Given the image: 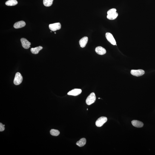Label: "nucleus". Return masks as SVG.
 <instances>
[{
	"label": "nucleus",
	"instance_id": "39448f33",
	"mask_svg": "<svg viewBox=\"0 0 155 155\" xmlns=\"http://www.w3.org/2000/svg\"><path fill=\"white\" fill-rule=\"evenodd\" d=\"M61 27V24L59 22L51 24L49 25V28L50 30L53 31L60 30Z\"/></svg>",
	"mask_w": 155,
	"mask_h": 155
},
{
	"label": "nucleus",
	"instance_id": "423d86ee",
	"mask_svg": "<svg viewBox=\"0 0 155 155\" xmlns=\"http://www.w3.org/2000/svg\"><path fill=\"white\" fill-rule=\"evenodd\" d=\"M130 73L133 76L139 77L142 76L145 74V72L142 69L133 70H131Z\"/></svg>",
	"mask_w": 155,
	"mask_h": 155
},
{
	"label": "nucleus",
	"instance_id": "4468645a",
	"mask_svg": "<svg viewBox=\"0 0 155 155\" xmlns=\"http://www.w3.org/2000/svg\"><path fill=\"white\" fill-rule=\"evenodd\" d=\"M86 143V140L84 138H83L76 142V145L79 147H82L85 145Z\"/></svg>",
	"mask_w": 155,
	"mask_h": 155
},
{
	"label": "nucleus",
	"instance_id": "f3484780",
	"mask_svg": "<svg viewBox=\"0 0 155 155\" xmlns=\"http://www.w3.org/2000/svg\"><path fill=\"white\" fill-rule=\"evenodd\" d=\"M53 0H43L44 5L46 7H49L53 4Z\"/></svg>",
	"mask_w": 155,
	"mask_h": 155
},
{
	"label": "nucleus",
	"instance_id": "7ed1b4c3",
	"mask_svg": "<svg viewBox=\"0 0 155 155\" xmlns=\"http://www.w3.org/2000/svg\"><path fill=\"white\" fill-rule=\"evenodd\" d=\"M107 120V118L105 117H102L99 118L96 121V124L98 127L102 126L103 124L106 122Z\"/></svg>",
	"mask_w": 155,
	"mask_h": 155
},
{
	"label": "nucleus",
	"instance_id": "9d476101",
	"mask_svg": "<svg viewBox=\"0 0 155 155\" xmlns=\"http://www.w3.org/2000/svg\"><path fill=\"white\" fill-rule=\"evenodd\" d=\"M88 38L87 37H84L80 40L79 41V44L82 48H84L86 46L88 42Z\"/></svg>",
	"mask_w": 155,
	"mask_h": 155
},
{
	"label": "nucleus",
	"instance_id": "f257e3e1",
	"mask_svg": "<svg viewBox=\"0 0 155 155\" xmlns=\"http://www.w3.org/2000/svg\"><path fill=\"white\" fill-rule=\"evenodd\" d=\"M96 97L94 93L90 94L86 100V103L88 105H90L94 103L96 101Z\"/></svg>",
	"mask_w": 155,
	"mask_h": 155
},
{
	"label": "nucleus",
	"instance_id": "dca6fc26",
	"mask_svg": "<svg viewBox=\"0 0 155 155\" xmlns=\"http://www.w3.org/2000/svg\"><path fill=\"white\" fill-rule=\"evenodd\" d=\"M118 16V14L117 13L112 14L110 15H107V18L110 20H113L116 19Z\"/></svg>",
	"mask_w": 155,
	"mask_h": 155
},
{
	"label": "nucleus",
	"instance_id": "b1692460",
	"mask_svg": "<svg viewBox=\"0 0 155 155\" xmlns=\"http://www.w3.org/2000/svg\"><path fill=\"white\" fill-rule=\"evenodd\" d=\"M4 125V126H5V125Z\"/></svg>",
	"mask_w": 155,
	"mask_h": 155
},
{
	"label": "nucleus",
	"instance_id": "a211bd4d",
	"mask_svg": "<svg viewBox=\"0 0 155 155\" xmlns=\"http://www.w3.org/2000/svg\"><path fill=\"white\" fill-rule=\"evenodd\" d=\"M51 134L52 136H57L59 134V132L58 130L52 129L50 131Z\"/></svg>",
	"mask_w": 155,
	"mask_h": 155
},
{
	"label": "nucleus",
	"instance_id": "2eb2a0df",
	"mask_svg": "<svg viewBox=\"0 0 155 155\" xmlns=\"http://www.w3.org/2000/svg\"><path fill=\"white\" fill-rule=\"evenodd\" d=\"M18 1L16 0H9L5 3L6 5L7 6H14L18 4Z\"/></svg>",
	"mask_w": 155,
	"mask_h": 155
},
{
	"label": "nucleus",
	"instance_id": "f8f14e48",
	"mask_svg": "<svg viewBox=\"0 0 155 155\" xmlns=\"http://www.w3.org/2000/svg\"><path fill=\"white\" fill-rule=\"evenodd\" d=\"M132 124L133 126L137 128H141L144 125V124L142 122L137 120L132 121Z\"/></svg>",
	"mask_w": 155,
	"mask_h": 155
},
{
	"label": "nucleus",
	"instance_id": "6e6552de",
	"mask_svg": "<svg viewBox=\"0 0 155 155\" xmlns=\"http://www.w3.org/2000/svg\"><path fill=\"white\" fill-rule=\"evenodd\" d=\"M22 46L25 49H28L30 47L31 43L27 40L24 38H22L21 39Z\"/></svg>",
	"mask_w": 155,
	"mask_h": 155
},
{
	"label": "nucleus",
	"instance_id": "aec40b11",
	"mask_svg": "<svg viewBox=\"0 0 155 155\" xmlns=\"http://www.w3.org/2000/svg\"><path fill=\"white\" fill-rule=\"evenodd\" d=\"M5 129V127L4 125L1 123H0V131L2 132L4 131Z\"/></svg>",
	"mask_w": 155,
	"mask_h": 155
},
{
	"label": "nucleus",
	"instance_id": "4be33fe9",
	"mask_svg": "<svg viewBox=\"0 0 155 155\" xmlns=\"http://www.w3.org/2000/svg\"><path fill=\"white\" fill-rule=\"evenodd\" d=\"M99 99H100V98H99Z\"/></svg>",
	"mask_w": 155,
	"mask_h": 155
},
{
	"label": "nucleus",
	"instance_id": "0eeeda50",
	"mask_svg": "<svg viewBox=\"0 0 155 155\" xmlns=\"http://www.w3.org/2000/svg\"><path fill=\"white\" fill-rule=\"evenodd\" d=\"M82 90L80 89H73L67 93V95L69 96H76L81 94Z\"/></svg>",
	"mask_w": 155,
	"mask_h": 155
},
{
	"label": "nucleus",
	"instance_id": "412c9836",
	"mask_svg": "<svg viewBox=\"0 0 155 155\" xmlns=\"http://www.w3.org/2000/svg\"><path fill=\"white\" fill-rule=\"evenodd\" d=\"M55 34H56V32H55Z\"/></svg>",
	"mask_w": 155,
	"mask_h": 155
},
{
	"label": "nucleus",
	"instance_id": "1a4fd4ad",
	"mask_svg": "<svg viewBox=\"0 0 155 155\" xmlns=\"http://www.w3.org/2000/svg\"><path fill=\"white\" fill-rule=\"evenodd\" d=\"M95 51L98 54L101 55L105 54L106 53L105 49L101 46L96 47L95 49Z\"/></svg>",
	"mask_w": 155,
	"mask_h": 155
},
{
	"label": "nucleus",
	"instance_id": "f03ea898",
	"mask_svg": "<svg viewBox=\"0 0 155 155\" xmlns=\"http://www.w3.org/2000/svg\"><path fill=\"white\" fill-rule=\"evenodd\" d=\"M23 78L20 73H17L15 74V78L14 81V83L15 85H17L20 84L22 83Z\"/></svg>",
	"mask_w": 155,
	"mask_h": 155
},
{
	"label": "nucleus",
	"instance_id": "20e7f679",
	"mask_svg": "<svg viewBox=\"0 0 155 155\" xmlns=\"http://www.w3.org/2000/svg\"><path fill=\"white\" fill-rule=\"evenodd\" d=\"M105 37L107 40L113 45H116V43L114 37L111 33H107L105 34Z\"/></svg>",
	"mask_w": 155,
	"mask_h": 155
},
{
	"label": "nucleus",
	"instance_id": "9b49d317",
	"mask_svg": "<svg viewBox=\"0 0 155 155\" xmlns=\"http://www.w3.org/2000/svg\"><path fill=\"white\" fill-rule=\"evenodd\" d=\"M26 25V23L24 21H21L15 23L14 27L15 29H19L24 27Z\"/></svg>",
	"mask_w": 155,
	"mask_h": 155
},
{
	"label": "nucleus",
	"instance_id": "6ab92c4d",
	"mask_svg": "<svg viewBox=\"0 0 155 155\" xmlns=\"http://www.w3.org/2000/svg\"><path fill=\"white\" fill-rule=\"evenodd\" d=\"M116 9L115 8H112L109 10L107 12V15H110L112 14L115 13L116 12Z\"/></svg>",
	"mask_w": 155,
	"mask_h": 155
},
{
	"label": "nucleus",
	"instance_id": "5701e85b",
	"mask_svg": "<svg viewBox=\"0 0 155 155\" xmlns=\"http://www.w3.org/2000/svg\"><path fill=\"white\" fill-rule=\"evenodd\" d=\"M88 110V109H87V110Z\"/></svg>",
	"mask_w": 155,
	"mask_h": 155
},
{
	"label": "nucleus",
	"instance_id": "ddd939ff",
	"mask_svg": "<svg viewBox=\"0 0 155 155\" xmlns=\"http://www.w3.org/2000/svg\"><path fill=\"white\" fill-rule=\"evenodd\" d=\"M43 48V47H42L39 46V47H35V48H31L30 51L32 53L36 54L39 53L40 51L42 50Z\"/></svg>",
	"mask_w": 155,
	"mask_h": 155
}]
</instances>
